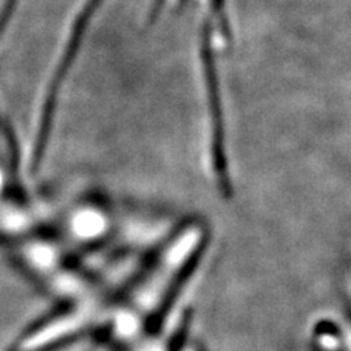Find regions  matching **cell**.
Returning a JSON list of instances; mask_svg holds the SVG:
<instances>
[{
	"instance_id": "cell-1",
	"label": "cell",
	"mask_w": 351,
	"mask_h": 351,
	"mask_svg": "<svg viewBox=\"0 0 351 351\" xmlns=\"http://www.w3.org/2000/svg\"><path fill=\"white\" fill-rule=\"evenodd\" d=\"M348 295H350V300H351V276L348 278Z\"/></svg>"
}]
</instances>
